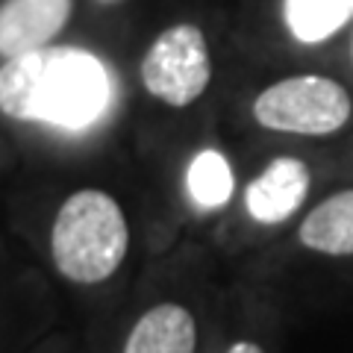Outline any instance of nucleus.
Here are the masks:
<instances>
[{"mask_svg":"<svg viewBox=\"0 0 353 353\" xmlns=\"http://www.w3.org/2000/svg\"><path fill=\"white\" fill-rule=\"evenodd\" d=\"M112 103V74L77 44L41 48L0 65V112L21 124L85 130Z\"/></svg>","mask_w":353,"mask_h":353,"instance_id":"nucleus-1","label":"nucleus"},{"mask_svg":"<svg viewBox=\"0 0 353 353\" xmlns=\"http://www.w3.org/2000/svg\"><path fill=\"white\" fill-rule=\"evenodd\" d=\"M130 248L124 209L109 192L80 189L65 197L53 215L50 256L57 271L77 285L106 283Z\"/></svg>","mask_w":353,"mask_h":353,"instance_id":"nucleus-2","label":"nucleus"},{"mask_svg":"<svg viewBox=\"0 0 353 353\" xmlns=\"http://www.w3.org/2000/svg\"><path fill=\"white\" fill-rule=\"evenodd\" d=\"M350 92L333 77L297 74L262 88L253 101L256 124L289 136H333L350 121Z\"/></svg>","mask_w":353,"mask_h":353,"instance_id":"nucleus-3","label":"nucleus"},{"mask_svg":"<svg viewBox=\"0 0 353 353\" xmlns=\"http://www.w3.org/2000/svg\"><path fill=\"white\" fill-rule=\"evenodd\" d=\"M139 77L145 92L171 109H185L206 94L212 83V57L201 27L174 24L150 41Z\"/></svg>","mask_w":353,"mask_h":353,"instance_id":"nucleus-4","label":"nucleus"},{"mask_svg":"<svg viewBox=\"0 0 353 353\" xmlns=\"http://www.w3.org/2000/svg\"><path fill=\"white\" fill-rule=\"evenodd\" d=\"M309 185H312V174L303 159L277 157L265 165L256 180H250L245 189V209L256 224H283L306 203Z\"/></svg>","mask_w":353,"mask_h":353,"instance_id":"nucleus-5","label":"nucleus"},{"mask_svg":"<svg viewBox=\"0 0 353 353\" xmlns=\"http://www.w3.org/2000/svg\"><path fill=\"white\" fill-rule=\"evenodd\" d=\"M74 0H3L0 6V59L50 48L68 27Z\"/></svg>","mask_w":353,"mask_h":353,"instance_id":"nucleus-6","label":"nucleus"},{"mask_svg":"<svg viewBox=\"0 0 353 353\" xmlns=\"http://www.w3.org/2000/svg\"><path fill=\"white\" fill-rule=\"evenodd\" d=\"M197 321L183 303H157L132 324L121 353H194Z\"/></svg>","mask_w":353,"mask_h":353,"instance_id":"nucleus-7","label":"nucleus"},{"mask_svg":"<svg viewBox=\"0 0 353 353\" xmlns=\"http://www.w3.org/2000/svg\"><path fill=\"white\" fill-rule=\"evenodd\" d=\"M297 241L321 256H353V189L324 197L297 227Z\"/></svg>","mask_w":353,"mask_h":353,"instance_id":"nucleus-8","label":"nucleus"},{"mask_svg":"<svg viewBox=\"0 0 353 353\" xmlns=\"http://www.w3.org/2000/svg\"><path fill=\"white\" fill-rule=\"evenodd\" d=\"M283 21L301 44H321L353 24V0H283Z\"/></svg>","mask_w":353,"mask_h":353,"instance_id":"nucleus-9","label":"nucleus"},{"mask_svg":"<svg viewBox=\"0 0 353 353\" xmlns=\"http://www.w3.org/2000/svg\"><path fill=\"white\" fill-rule=\"evenodd\" d=\"M185 189L201 209H221L236 192V176L230 159L221 150L206 148L189 162L185 171Z\"/></svg>","mask_w":353,"mask_h":353,"instance_id":"nucleus-10","label":"nucleus"},{"mask_svg":"<svg viewBox=\"0 0 353 353\" xmlns=\"http://www.w3.org/2000/svg\"><path fill=\"white\" fill-rule=\"evenodd\" d=\"M227 353H265V350L256 345V341H236V345L230 347Z\"/></svg>","mask_w":353,"mask_h":353,"instance_id":"nucleus-11","label":"nucleus"},{"mask_svg":"<svg viewBox=\"0 0 353 353\" xmlns=\"http://www.w3.org/2000/svg\"><path fill=\"white\" fill-rule=\"evenodd\" d=\"M97 6H118V3H124V0H94Z\"/></svg>","mask_w":353,"mask_h":353,"instance_id":"nucleus-12","label":"nucleus"},{"mask_svg":"<svg viewBox=\"0 0 353 353\" xmlns=\"http://www.w3.org/2000/svg\"><path fill=\"white\" fill-rule=\"evenodd\" d=\"M350 62H353V32H350Z\"/></svg>","mask_w":353,"mask_h":353,"instance_id":"nucleus-13","label":"nucleus"}]
</instances>
